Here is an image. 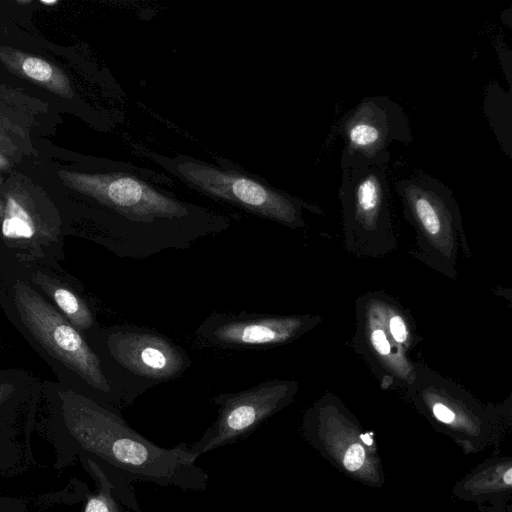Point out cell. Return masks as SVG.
<instances>
[{
	"mask_svg": "<svg viewBox=\"0 0 512 512\" xmlns=\"http://www.w3.org/2000/svg\"><path fill=\"white\" fill-rule=\"evenodd\" d=\"M34 432L50 444L54 469H65L80 457L91 459L133 512H142L135 482L185 491L208 486L207 472L186 443L161 447L130 427L114 407L65 383H41Z\"/></svg>",
	"mask_w": 512,
	"mask_h": 512,
	"instance_id": "cell-1",
	"label": "cell"
},
{
	"mask_svg": "<svg viewBox=\"0 0 512 512\" xmlns=\"http://www.w3.org/2000/svg\"><path fill=\"white\" fill-rule=\"evenodd\" d=\"M58 176L96 208L84 236L120 258L185 250L230 227L228 217L167 190L165 175L130 163L92 172L60 170Z\"/></svg>",
	"mask_w": 512,
	"mask_h": 512,
	"instance_id": "cell-2",
	"label": "cell"
},
{
	"mask_svg": "<svg viewBox=\"0 0 512 512\" xmlns=\"http://www.w3.org/2000/svg\"><path fill=\"white\" fill-rule=\"evenodd\" d=\"M84 337L110 385L109 403L124 407L151 387L180 377L191 365L181 346L151 329L135 325L95 327Z\"/></svg>",
	"mask_w": 512,
	"mask_h": 512,
	"instance_id": "cell-3",
	"label": "cell"
},
{
	"mask_svg": "<svg viewBox=\"0 0 512 512\" xmlns=\"http://www.w3.org/2000/svg\"><path fill=\"white\" fill-rule=\"evenodd\" d=\"M0 305L42 357L65 374L66 382L73 375V380L85 383L103 402H110V385L84 335L22 274L0 296Z\"/></svg>",
	"mask_w": 512,
	"mask_h": 512,
	"instance_id": "cell-4",
	"label": "cell"
},
{
	"mask_svg": "<svg viewBox=\"0 0 512 512\" xmlns=\"http://www.w3.org/2000/svg\"><path fill=\"white\" fill-rule=\"evenodd\" d=\"M147 155L190 188L288 228L305 226V209L321 213L319 207L279 190L230 160L220 157L213 164L183 154L167 156L148 152Z\"/></svg>",
	"mask_w": 512,
	"mask_h": 512,
	"instance_id": "cell-5",
	"label": "cell"
},
{
	"mask_svg": "<svg viewBox=\"0 0 512 512\" xmlns=\"http://www.w3.org/2000/svg\"><path fill=\"white\" fill-rule=\"evenodd\" d=\"M390 154L372 160L341 159L339 199L346 248L354 254L379 257L396 245L387 164Z\"/></svg>",
	"mask_w": 512,
	"mask_h": 512,
	"instance_id": "cell-6",
	"label": "cell"
},
{
	"mask_svg": "<svg viewBox=\"0 0 512 512\" xmlns=\"http://www.w3.org/2000/svg\"><path fill=\"white\" fill-rule=\"evenodd\" d=\"M395 189L404 216L416 231L417 256L445 276L455 278L458 250L470 251L452 191L425 173L398 181Z\"/></svg>",
	"mask_w": 512,
	"mask_h": 512,
	"instance_id": "cell-7",
	"label": "cell"
},
{
	"mask_svg": "<svg viewBox=\"0 0 512 512\" xmlns=\"http://www.w3.org/2000/svg\"><path fill=\"white\" fill-rule=\"evenodd\" d=\"M4 214L0 242L21 264H60L64 259V226L47 196L25 179L2 188Z\"/></svg>",
	"mask_w": 512,
	"mask_h": 512,
	"instance_id": "cell-8",
	"label": "cell"
},
{
	"mask_svg": "<svg viewBox=\"0 0 512 512\" xmlns=\"http://www.w3.org/2000/svg\"><path fill=\"white\" fill-rule=\"evenodd\" d=\"M299 385L295 380L268 379L235 393L211 399L218 407L215 422L189 446L198 458L204 453L247 438L268 418L288 405Z\"/></svg>",
	"mask_w": 512,
	"mask_h": 512,
	"instance_id": "cell-9",
	"label": "cell"
},
{
	"mask_svg": "<svg viewBox=\"0 0 512 512\" xmlns=\"http://www.w3.org/2000/svg\"><path fill=\"white\" fill-rule=\"evenodd\" d=\"M41 382L23 371L0 374V477L22 475L38 464L32 446Z\"/></svg>",
	"mask_w": 512,
	"mask_h": 512,
	"instance_id": "cell-10",
	"label": "cell"
},
{
	"mask_svg": "<svg viewBox=\"0 0 512 512\" xmlns=\"http://www.w3.org/2000/svg\"><path fill=\"white\" fill-rule=\"evenodd\" d=\"M321 322L318 315L213 313L198 326L196 340L221 349H262L288 344Z\"/></svg>",
	"mask_w": 512,
	"mask_h": 512,
	"instance_id": "cell-11",
	"label": "cell"
},
{
	"mask_svg": "<svg viewBox=\"0 0 512 512\" xmlns=\"http://www.w3.org/2000/svg\"><path fill=\"white\" fill-rule=\"evenodd\" d=\"M344 140L341 159L372 160L388 154L393 142L413 141L403 108L388 96H367L348 110L337 125Z\"/></svg>",
	"mask_w": 512,
	"mask_h": 512,
	"instance_id": "cell-12",
	"label": "cell"
},
{
	"mask_svg": "<svg viewBox=\"0 0 512 512\" xmlns=\"http://www.w3.org/2000/svg\"><path fill=\"white\" fill-rule=\"evenodd\" d=\"M357 348L376 366L384 387L400 384L407 387L414 375L415 364L407 352L392 340L386 326L385 299L368 296L357 306Z\"/></svg>",
	"mask_w": 512,
	"mask_h": 512,
	"instance_id": "cell-13",
	"label": "cell"
},
{
	"mask_svg": "<svg viewBox=\"0 0 512 512\" xmlns=\"http://www.w3.org/2000/svg\"><path fill=\"white\" fill-rule=\"evenodd\" d=\"M60 264L22 265V276L83 335L95 328V317L88 301Z\"/></svg>",
	"mask_w": 512,
	"mask_h": 512,
	"instance_id": "cell-14",
	"label": "cell"
},
{
	"mask_svg": "<svg viewBox=\"0 0 512 512\" xmlns=\"http://www.w3.org/2000/svg\"><path fill=\"white\" fill-rule=\"evenodd\" d=\"M0 61L9 71L54 94L65 98H72L74 95L66 73L42 57L1 45Z\"/></svg>",
	"mask_w": 512,
	"mask_h": 512,
	"instance_id": "cell-15",
	"label": "cell"
},
{
	"mask_svg": "<svg viewBox=\"0 0 512 512\" xmlns=\"http://www.w3.org/2000/svg\"><path fill=\"white\" fill-rule=\"evenodd\" d=\"M78 460L96 485L95 491L87 490L81 512H129L101 468L89 458L80 457Z\"/></svg>",
	"mask_w": 512,
	"mask_h": 512,
	"instance_id": "cell-16",
	"label": "cell"
},
{
	"mask_svg": "<svg viewBox=\"0 0 512 512\" xmlns=\"http://www.w3.org/2000/svg\"><path fill=\"white\" fill-rule=\"evenodd\" d=\"M385 317L387 330L394 341L404 351H408L414 343L408 317L392 303L385 299Z\"/></svg>",
	"mask_w": 512,
	"mask_h": 512,
	"instance_id": "cell-17",
	"label": "cell"
},
{
	"mask_svg": "<svg viewBox=\"0 0 512 512\" xmlns=\"http://www.w3.org/2000/svg\"><path fill=\"white\" fill-rule=\"evenodd\" d=\"M22 265L0 242V296L12 281L21 274Z\"/></svg>",
	"mask_w": 512,
	"mask_h": 512,
	"instance_id": "cell-18",
	"label": "cell"
},
{
	"mask_svg": "<svg viewBox=\"0 0 512 512\" xmlns=\"http://www.w3.org/2000/svg\"><path fill=\"white\" fill-rule=\"evenodd\" d=\"M31 506L32 496L0 494V512H28Z\"/></svg>",
	"mask_w": 512,
	"mask_h": 512,
	"instance_id": "cell-19",
	"label": "cell"
},
{
	"mask_svg": "<svg viewBox=\"0 0 512 512\" xmlns=\"http://www.w3.org/2000/svg\"><path fill=\"white\" fill-rule=\"evenodd\" d=\"M364 461V448L360 444L356 443L348 448L343 458L344 467L350 472H354L360 469L364 464Z\"/></svg>",
	"mask_w": 512,
	"mask_h": 512,
	"instance_id": "cell-20",
	"label": "cell"
},
{
	"mask_svg": "<svg viewBox=\"0 0 512 512\" xmlns=\"http://www.w3.org/2000/svg\"><path fill=\"white\" fill-rule=\"evenodd\" d=\"M12 168V163L9 158L0 151V172L8 171Z\"/></svg>",
	"mask_w": 512,
	"mask_h": 512,
	"instance_id": "cell-21",
	"label": "cell"
},
{
	"mask_svg": "<svg viewBox=\"0 0 512 512\" xmlns=\"http://www.w3.org/2000/svg\"><path fill=\"white\" fill-rule=\"evenodd\" d=\"M8 142L9 141L7 137L3 134V130L0 125V151L5 155L8 153V150H10V148L8 147Z\"/></svg>",
	"mask_w": 512,
	"mask_h": 512,
	"instance_id": "cell-22",
	"label": "cell"
},
{
	"mask_svg": "<svg viewBox=\"0 0 512 512\" xmlns=\"http://www.w3.org/2000/svg\"><path fill=\"white\" fill-rule=\"evenodd\" d=\"M504 482L510 486L512 483V469L508 468L507 471L503 474Z\"/></svg>",
	"mask_w": 512,
	"mask_h": 512,
	"instance_id": "cell-23",
	"label": "cell"
},
{
	"mask_svg": "<svg viewBox=\"0 0 512 512\" xmlns=\"http://www.w3.org/2000/svg\"><path fill=\"white\" fill-rule=\"evenodd\" d=\"M3 214H4V202H3L2 195L0 193V223H1L2 218H3Z\"/></svg>",
	"mask_w": 512,
	"mask_h": 512,
	"instance_id": "cell-24",
	"label": "cell"
},
{
	"mask_svg": "<svg viewBox=\"0 0 512 512\" xmlns=\"http://www.w3.org/2000/svg\"><path fill=\"white\" fill-rule=\"evenodd\" d=\"M360 437H361L362 439H364L363 441H364L366 444H371V443H372V439L368 436V434L361 435Z\"/></svg>",
	"mask_w": 512,
	"mask_h": 512,
	"instance_id": "cell-25",
	"label": "cell"
},
{
	"mask_svg": "<svg viewBox=\"0 0 512 512\" xmlns=\"http://www.w3.org/2000/svg\"><path fill=\"white\" fill-rule=\"evenodd\" d=\"M41 3L46 4V5H52V4H56L58 2L57 1H41Z\"/></svg>",
	"mask_w": 512,
	"mask_h": 512,
	"instance_id": "cell-26",
	"label": "cell"
},
{
	"mask_svg": "<svg viewBox=\"0 0 512 512\" xmlns=\"http://www.w3.org/2000/svg\"><path fill=\"white\" fill-rule=\"evenodd\" d=\"M17 3H19V4H23V5H24V4H28V3H30V1H17Z\"/></svg>",
	"mask_w": 512,
	"mask_h": 512,
	"instance_id": "cell-27",
	"label": "cell"
}]
</instances>
